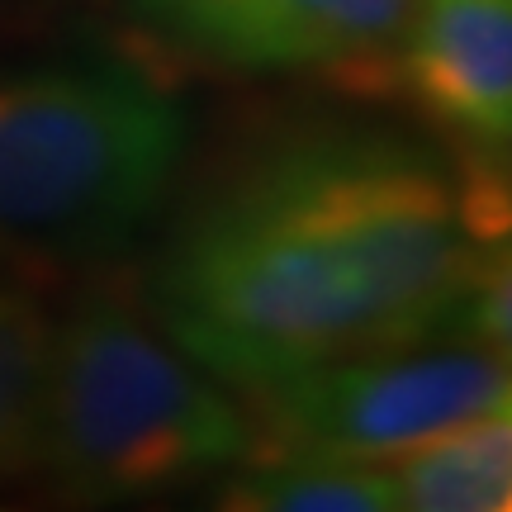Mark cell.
<instances>
[{
    "label": "cell",
    "instance_id": "6da1fadb",
    "mask_svg": "<svg viewBox=\"0 0 512 512\" xmlns=\"http://www.w3.org/2000/svg\"><path fill=\"white\" fill-rule=\"evenodd\" d=\"M508 256V176L370 128L252 152L166 238L147 309L242 394L361 351L451 342L465 290Z\"/></svg>",
    "mask_w": 512,
    "mask_h": 512
},
{
    "label": "cell",
    "instance_id": "7a4b0ae2",
    "mask_svg": "<svg viewBox=\"0 0 512 512\" xmlns=\"http://www.w3.org/2000/svg\"><path fill=\"white\" fill-rule=\"evenodd\" d=\"M252 456L247 408L166 337L152 309L100 290L53 328L34 465L57 498L143 503Z\"/></svg>",
    "mask_w": 512,
    "mask_h": 512
},
{
    "label": "cell",
    "instance_id": "3957f363",
    "mask_svg": "<svg viewBox=\"0 0 512 512\" xmlns=\"http://www.w3.org/2000/svg\"><path fill=\"white\" fill-rule=\"evenodd\" d=\"M190 119L133 57L0 67V242L86 256L128 242L181 171Z\"/></svg>",
    "mask_w": 512,
    "mask_h": 512
},
{
    "label": "cell",
    "instance_id": "277c9868",
    "mask_svg": "<svg viewBox=\"0 0 512 512\" xmlns=\"http://www.w3.org/2000/svg\"><path fill=\"white\" fill-rule=\"evenodd\" d=\"M508 351L475 342H403L361 351L247 394L252 460L375 465L508 408Z\"/></svg>",
    "mask_w": 512,
    "mask_h": 512
},
{
    "label": "cell",
    "instance_id": "5b68a950",
    "mask_svg": "<svg viewBox=\"0 0 512 512\" xmlns=\"http://www.w3.org/2000/svg\"><path fill=\"white\" fill-rule=\"evenodd\" d=\"M143 34L219 72H318L375 95L418 0H128Z\"/></svg>",
    "mask_w": 512,
    "mask_h": 512
},
{
    "label": "cell",
    "instance_id": "8992f818",
    "mask_svg": "<svg viewBox=\"0 0 512 512\" xmlns=\"http://www.w3.org/2000/svg\"><path fill=\"white\" fill-rule=\"evenodd\" d=\"M456 152L503 171L512 138V0H418L375 81Z\"/></svg>",
    "mask_w": 512,
    "mask_h": 512
},
{
    "label": "cell",
    "instance_id": "52a82bcc",
    "mask_svg": "<svg viewBox=\"0 0 512 512\" xmlns=\"http://www.w3.org/2000/svg\"><path fill=\"white\" fill-rule=\"evenodd\" d=\"M394 512H512V413L494 408L394 456Z\"/></svg>",
    "mask_w": 512,
    "mask_h": 512
},
{
    "label": "cell",
    "instance_id": "ba28073f",
    "mask_svg": "<svg viewBox=\"0 0 512 512\" xmlns=\"http://www.w3.org/2000/svg\"><path fill=\"white\" fill-rule=\"evenodd\" d=\"M209 512H394L389 475L342 460H247Z\"/></svg>",
    "mask_w": 512,
    "mask_h": 512
},
{
    "label": "cell",
    "instance_id": "9c48e42d",
    "mask_svg": "<svg viewBox=\"0 0 512 512\" xmlns=\"http://www.w3.org/2000/svg\"><path fill=\"white\" fill-rule=\"evenodd\" d=\"M53 323L24 294H0V475L34 465Z\"/></svg>",
    "mask_w": 512,
    "mask_h": 512
},
{
    "label": "cell",
    "instance_id": "30bf717a",
    "mask_svg": "<svg viewBox=\"0 0 512 512\" xmlns=\"http://www.w3.org/2000/svg\"><path fill=\"white\" fill-rule=\"evenodd\" d=\"M0 512H10V508H0Z\"/></svg>",
    "mask_w": 512,
    "mask_h": 512
}]
</instances>
